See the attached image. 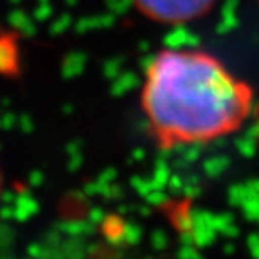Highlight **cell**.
<instances>
[{
	"instance_id": "2",
	"label": "cell",
	"mask_w": 259,
	"mask_h": 259,
	"mask_svg": "<svg viewBox=\"0 0 259 259\" xmlns=\"http://www.w3.org/2000/svg\"><path fill=\"white\" fill-rule=\"evenodd\" d=\"M144 16L162 24H186L205 16L216 0H134Z\"/></svg>"
},
{
	"instance_id": "1",
	"label": "cell",
	"mask_w": 259,
	"mask_h": 259,
	"mask_svg": "<svg viewBox=\"0 0 259 259\" xmlns=\"http://www.w3.org/2000/svg\"><path fill=\"white\" fill-rule=\"evenodd\" d=\"M148 128L164 150L234 134L252 110L250 87L203 51L167 49L151 60L142 85Z\"/></svg>"
},
{
	"instance_id": "3",
	"label": "cell",
	"mask_w": 259,
	"mask_h": 259,
	"mask_svg": "<svg viewBox=\"0 0 259 259\" xmlns=\"http://www.w3.org/2000/svg\"><path fill=\"white\" fill-rule=\"evenodd\" d=\"M0 187H2V180H0Z\"/></svg>"
}]
</instances>
